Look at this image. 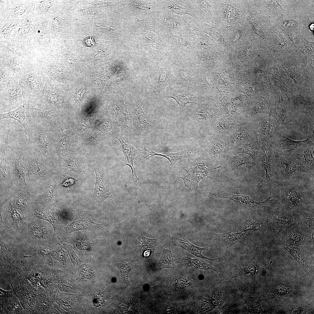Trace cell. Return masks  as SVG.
Instances as JSON below:
<instances>
[{
  "mask_svg": "<svg viewBox=\"0 0 314 314\" xmlns=\"http://www.w3.org/2000/svg\"><path fill=\"white\" fill-rule=\"evenodd\" d=\"M49 78L35 66H32L18 78L24 100L34 105L41 95Z\"/></svg>",
  "mask_w": 314,
  "mask_h": 314,
  "instance_id": "cell-1",
  "label": "cell"
},
{
  "mask_svg": "<svg viewBox=\"0 0 314 314\" xmlns=\"http://www.w3.org/2000/svg\"><path fill=\"white\" fill-rule=\"evenodd\" d=\"M196 144L211 159L216 161L228 158L232 153H234L236 146L233 142L228 139L206 133L197 142Z\"/></svg>",
  "mask_w": 314,
  "mask_h": 314,
  "instance_id": "cell-2",
  "label": "cell"
},
{
  "mask_svg": "<svg viewBox=\"0 0 314 314\" xmlns=\"http://www.w3.org/2000/svg\"><path fill=\"white\" fill-rule=\"evenodd\" d=\"M11 154L9 161V179L10 186L14 189L29 192L26 181L28 162L24 154L14 147L9 146Z\"/></svg>",
  "mask_w": 314,
  "mask_h": 314,
  "instance_id": "cell-3",
  "label": "cell"
},
{
  "mask_svg": "<svg viewBox=\"0 0 314 314\" xmlns=\"http://www.w3.org/2000/svg\"><path fill=\"white\" fill-rule=\"evenodd\" d=\"M275 238L289 246L297 247L306 243L314 244V223L309 221L279 230Z\"/></svg>",
  "mask_w": 314,
  "mask_h": 314,
  "instance_id": "cell-4",
  "label": "cell"
},
{
  "mask_svg": "<svg viewBox=\"0 0 314 314\" xmlns=\"http://www.w3.org/2000/svg\"><path fill=\"white\" fill-rule=\"evenodd\" d=\"M269 222L282 224L287 228L303 222L313 212L303 213L292 210L283 205L278 207H270L263 211Z\"/></svg>",
  "mask_w": 314,
  "mask_h": 314,
  "instance_id": "cell-5",
  "label": "cell"
},
{
  "mask_svg": "<svg viewBox=\"0 0 314 314\" xmlns=\"http://www.w3.org/2000/svg\"><path fill=\"white\" fill-rule=\"evenodd\" d=\"M24 153L28 162L26 181L28 187L40 179L53 176L51 165L46 164L34 149L26 150Z\"/></svg>",
  "mask_w": 314,
  "mask_h": 314,
  "instance_id": "cell-6",
  "label": "cell"
},
{
  "mask_svg": "<svg viewBox=\"0 0 314 314\" xmlns=\"http://www.w3.org/2000/svg\"><path fill=\"white\" fill-rule=\"evenodd\" d=\"M245 119L244 117L220 115L212 122L205 133L229 139V138Z\"/></svg>",
  "mask_w": 314,
  "mask_h": 314,
  "instance_id": "cell-7",
  "label": "cell"
},
{
  "mask_svg": "<svg viewBox=\"0 0 314 314\" xmlns=\"http://www.w3.org/2000/svg\"><path fill=\"white\" fill-rule=\"evenodd\" d=\"M53 176L40 179L28 186L29 192L44 207L53 203L55 190L57 183Z\"/></svg>",
  "mask_w": 314,
  "mask_h": 314,
  "instance_id": "cell-8",
  "label": "cell"
},
{
  "mask_svg": "<svg viewBox=\"0 0 314 314\" xmlns=\"http://www.w3.org/2000/svg\"><path fill=\"white\" fill-rule=\"evenodd\" d=\"M93 168L95 173L96 181L92 198L95 202L100 205L106 199L113 197L115 195V190L101 166L95 164Z\"/></svg>",
  "mask_w": 314,
  "mask_h": 314,
  "instance_id": "cell-9",
  "label": "cell"
},
{
  "mask_svg": "<svg viewBox=\"0 0 314 314\" xmlns=\"http://www.w3.org/2000/svg\"><path fill=\"white\" fill-rule=\"evenodd\" d=\"M258 123L244 119L229 138L236 146L247 144L258 141L257 134Z\"/></svg>",
  "mask_w": 314,
  "mask_h": 314,
  "instance_id": "cell-10",
  "label": "cell"
},
{
  "mask_svg": "<svg viewBox=\"0 0 314 314\" xmlns=\"http://www.w3.org/2000/svg\"><path fill=\"white\" fill-rule=\"evenodd\" d=\"M181 167L186 170L188 175L180 178L183 179L185 186L190 189V184L193 179L192 185L196 187L198 186L199 181L207 174L209 171L221 167L220 166L212 169L207 168L204 163L199 159H196L192 161L189 160L186 163L179 165Z\"/></svg>",
  "mask_w": 314,
  "mask_h": 314,
  "instance_id": "cell-11",
  "label": "cell"
},
{
  "mask_svg": "<svg viewBox=\"0 0 314 314\" xmlns=\"http://www.w3.org/2000/svg\"><path fill=\"white\" fill-rule=\"evenodd\" d=\"M261 143L259 160L261 161L263 164L265 172V178L264 180L261 179L258 183L259 188L263 187L268 182L278 164L277 153L274 150L272 142Z\"/></svg>",
  "mask_w": 314,
  "mask_h": 314,
  "instance_id": "cell-12",
  "label": "cell"
},
{
  "mask_svg": "<svg viewBox=\"0 0 314 314\" xmlns=\"http://www.w3.org/2000/svg\"><path fill=\"white\" fill-rule=\"evenodd\" d=\"M11 286L22 307L26 309L32 308L36 300V290L28 281L21 278L14 281Z\"/></svg>",
  "mask_w": 314,
  "mask_h": 314,
  "instance_id": "cell-13",
  "label": "cell"
},
{
  "mask_svg": "<svg viewBox=\"0 0 314 314\" xmlns=\"http://www.w3.org/2000/svg\"><path fill=\"white\" fill-rule=\"evenodd\" d=\"M34 133V149L45 163L51 165V149L43 125L36 123Z\"/></svg>",
  "mask_w": 314,
  "mask_h": 314,
  "instance_id": "cell-14",
  "label": "cell"
},
{
  "mask_svg": "<svg viewBox=\"0 0 314 314\" xmlns=\"http://www.w3.org/2000/svg\"><path fill=\"white\" fill-rule=\"evenodd\" d=\"M283 193L281 198L283 205L303 213H309L313 211L305 208L304 206V196L301 192L296 188L288 187L285 189Z\"/></svg>",
  "mask_w": 314,
  "mask_h": 314,
  "instance_id": "cell-15",
  "label": "cell"
},
{
  "mask_svg": "<svg viewBox=\"0 0 314 314\" xmlns=\"http://www.w3.org/2000/svg\"><path fill=\"white\" fill-rule=\"evenodd\" d=\"M257 134L261 143H270L277 131L276 119L270 115H264L257 121Z\"/></svg>",
  "mask_w": 314,
  "mask_h": 314,
  "instance_id": "cell-16",
  "label": "cell"
},
{
  "mask_svg": "<svg viewBox=\"0 0 314 314\" xmlns=\"http://www.w3.org/2000/svg\"><path fill=\"white\" fill-rule=\"evenodd\" d=\"M7 197L16 209L20 210L23 215L26 213L31 204L35 199V196L29 192L15 190L10 185L7 191Z\"/></svg>",
  "mask_w": 314,
  "mask_h": 314,
  "instance_id": "cell-17",
  "label": "cell"
},
{
  "mask_svg": "<svg viewBox=\"0 0 314 314\" xmlns=\"http://www.w3.org/2000/svg\"><path fill=\"white\" fill-rule=\"evenodd\" d=\"M115 137L121 144L125 158V164L131 169L133 180L134 183L137 182L139 179L137 176L133 166V161L138 153L137 148L134 144L125 136L119 135H116Z\"/></svg>",
  "mask_w": 314,
  "mask_h": 314,
  "instance_id": "cell-18",
  "label": "cell"
},
{
  "mask_svg": "<svg viewBox=\"0 0 314 314\" xmlns=\"http://www.w3.org/2000/svg\"><path fill=\"white\" fill-rule=\"evenodd\" d=\"M239 230L252 232L255 231H271L275 229L263 213L256 215L245 222L240 226Z\"/></svg>",
  "mask_w": 314,
  "mask_h": 314,
  "instance_id": "cell-19",
  "label": "cell"
},
{
  "mask_svg": "<svg viewBox=\"0 0 314 314\" xmlns=\"http://www.w3.org/2000/svg\"><path fill=\"white\" fill-rule=\"evenodd\" d=\"M101 225L93 221L85 210L76 216L73 222L65 229L66 233L80 230H95L101 228Z\"/></svg>",
  "mask_w": 314,
  "mask_h": 314,
  "instance_id": "cell-20",
  "label": "cell"
},
{
  "mask_svg": "<svg viewBox=\"0 0 314 314\" xmlns=\"http://www.w3.org/2000/svg\"><path fill=\"white\" fill-rule=\"evenodd\" d=\"M6 90L8 94L9 111L16 109L25 103L17 78L13 77L9 80Z\"/></svg>",
  "mask_w": 314,
  "mask_h": 314,
  "instance_id": "cell-21",
  "label": "cell"
},
{
  "mask_svg": "<svg viewBox=\"0 0 314 314\" xmlns=\"http://www.w3.org/2000/svg\"><path fill=\"white\" fill-rule=\"evenodd\" d=\"M25 112L30 121L43 125L54 118L57 114L54 110L40 109L33 105L27 104Z\"/></svg>",
  "mask_w": 314,
  "mask_h": 314,
  "instance_id": "cell-22",
  "label": "cell"
},
{
  "mask_svg": "<svg viewBox=\"0 0 314 314\" xmlns=\"http://www.w3.org/2000/svg\"><path fill=\"white\" fill-rule=\"evenodd\" d=\"M220 115L214 110L201 106L195 111L193 119L197 125L205 132L212 122Z\"/></svg>",
  "mask_w": 314,
  "mask_h": 314,
  "instance_id": "cell-23",
  "label": "cell"
},
{
  "mask_svg": "<svg viewBox=\"0 0 314 314\" xmlns=\"http://www.w3.org/2000/svg\"><path fill=\"white\" fill-rule=\"evenodd\" d=\"M26 105V103L25 102L14 110L1 113L0 120L12 119L17 121L24 128L26 140L28 141L30 140V129L25 113Z\"/></svg>",
  "mask_w": 314,
  "mask_h": 314,
  "instance_id": "cell-24",
  "label": "cell"
},
{
  "mask_svg": "<svg viewBox=\"0 0 314 314\" xmlns=\"http://www.w3.org/2000/svg\"><path fill=\"white\" fill-rule=\"evenodd\" d=\"M287 151L297 163L307 167L314 172V146Z\"/></svg>",
  "mask_w": 314,
  "mask_h": 314,
  "instance_id": "cell-25",
  "label": "cell"
},
{
  "mask_svg": "<svg viewBox=\"0 0 314 314\" xmlns=\"http://www.w3.org/2000/svg\"><path fill=\"white\" fill-rule=\"evenodd\" d=\"M25 268L23 272L25 276L39 291H44L48 288L47 283L48 279L45 270L33 267Z\"/></svg>",
  "mask_w": 314,
  "mask_h": 314,
  "instance_id": "cell-26",
  "label": "cell"
},
{
  "mask_svg": "<svg viewBox=\"0 0 314 314\" xmlns=\"http://www.w3.org/2000/svg\"><path fill=\"white\" fill-rule=\"evenodd\" d=\"M144 149L148 153L147 155L145 157L144 159L147 160L154 156L164 157L170 161V163L169 167L170 169H172L174 165L178 161L192 156L196 153L197 151L196 149L192 148L176 153H159L154 152L150 148L148 147H145Z\"/></svg>",
  "mask_w": 314,
  "mask_h": 314,
  "instance_id": "cell-27",
  "label": "cell"
},
{
  "mask_svg": "<svg viewBox=\"0 0 314 314\" xmlns=\"http://www.w3.org/2000/svg\"><path fill=\"white\" fill-rule=\"evenodd\" d=\"M229 166L238 176H242L250 170L255 163L252 162L248 157L236 154L228 159Z\"/></svg>",
  "mask_w": 314,
  "mask_h": 314,
  "instance_id": "cell-28",
  "label": "cell"
},
{
  "mask_svg": "<svg viewBox=\"0 0 314 314\" xmlns=\"http://www.w3.org/2000/svg\"><path fill=\"white\" fill-rule=\"evenodd\" d=\"M314 124L312 121L309 126V134L307 138L303 140L295 141L288 138H280L278 142V144L282 149L291 150L303 146L304 147L314 146Z\"/></svg>",
  "mask_w": 314,
  "mask_h": 314,
  "instance_id": "cell-29",
  "label": "cell"
},
{
  "mask_svg": "<svg viewBox=\"0 0 314 314\" xmlns=\"http://www.w3.org/2000/svg\"><path fill=\"white\" fill-rule=\"evenodd\" d=\"M250 233L249 231H232L221 234L214 232L209 233L215 235L222 240L226 246L230 247L237 243L243 244L248 243Z\"/></svg>",
  "mask_w": 314,
  "mask_h": 314,
  "instance_id": "cell-30",
  "label": "cell"
},
{
  "mask_svg": "<svg viewBox=\"0 0 314 314\" xmlns=\"http://www.w3.org/2000/svg\"><path fill=\"white\" fill-rule=\"evenodd\" d=\"M1 309L6 313H19L22 308L17 299L10 293L1 290Z\"/></svg>",
  "mask_w": 314,
  "mask_h": 314,
  "instance_id": "cell-31",
  "label": "cell"
},
{
  "mask_svg": "<svg viewBox=\"0 0 314 314\" xmlns=\"http://www.w3.org/2000/svg\"><path fill=\"white\" fill-rule=\"evenodd\" d=\"M134 110L132 123L139 133L146 134L150 130L151 125L147 122L145 113L142 110L141 104H136Z\"/></svg>",
  "mask_w": 314,
  "mask_h": 314,
  "instance_id": "cell-32",
  "label": "cell"
},
{
  "mask_svg": "<svg viewBox=\"0 0 314 314\" xmlns=\"http://www.w3.org/2000/svg\"><path fill=\"white\" fill-rule=\"evenodd\" d=\"M277 167L282 170L283 173L285 176H290L297 170V166L299 164L291 156L288 151L285 154L277 153Z\"/></svg>",
  "mask_w": 314,
  "mask_h": 314,
  "instance_id": "cell-33",
  "label": "cell"
},
{
  "mask_svg": "<svg viewBox=\"0 0 314 314\" xmlns=\"http://www.w3.org/2000/svg\"><path fill=\"white\" fill-rule=\"evenodd\" d=\"M261 147V143L258 141L247 144L236 145L234 152L236 154L244 153L249 155L256 163L259 160Z\"/></svg>",
  "mask_w": 314,
  "mask_h": 314,
  "instance_id": "cell-34",
  "label": "cell"
},
{
  "mask_svg": "<svg viewBox=\"0 0 314 314\" xmlns=\"http://www.w3.org/2000/svg\"><path fill=\"white\" fill-rule=\"evenodd\" d=\"M171 241L175 245L182 248L197 257L214 261H217L219 259L217 258L211 259L204 256L202 254V252L207 247L201 248L196 246L186 239L182 240L178 238H175L172 239Z\"/></svg>",
  "mask_w": 314,
  "mask_h": 314,
  "instance_id": "cell-35",
  "label": "cell"
},
{
  "mask_svg": "<svg viewBox=\"0 0 314 314\" xmlns=\"http://www.w3.org/2000/svg\"><path fill=\"white\" fill-rule=\"evenodd\" d=\"M61 131V136L59 141L55 144L54 148L59 156L66 154L69 145V130L67 125L62 124L57 126Z\"/></svg>",
  "mask_w": 314,
  "mask_h": 314,
  "instance_id": "cell-36",
  "label": "cell"
},
{
  "mask_svg": "<svg viewBox=\"0 0 314 314\" xmlns=\"http://www.w3.org/2000/svg\"><path fill=\"white\" fill-rule=\"evenodd\" d=\"M195 282L193 278L190 276L177 275L171 280L169 286L170 290L175 292L183 291Z\"/></svg>",
  "mask_w": 314,
  "mask_h": 314,
  "instance_id": "cell-37",
  "label": "cell"
},
{
  "mask_svg": "<svg viewBox=\"0 0 314 314\" xmlns=\"http://www.w3.org/2000/svg\"><path fill=\"white\" fill-rule=\"evenodd\" d=\"M182 261L187 266L195 269L206 270H213L218 274L221 279L222 277L225 278V277L226 276L224 273L220 270L213 267L202 260L185 257L183 259Z\"/></svg>",
  "mask_w": 314,
  "mask_h": 314,
  "instance_id": "cell-38",
  "label": "cell"
},
{
  "mask_svg": "<svg viewBox=\"0 0 314 314\" xmlns=\"http://www.w3.org/2000/svg\"><path fill=\"white\" fill-rule=\"evenodd\" d=\"M12 204L10 200L3 202L1 204V210L8 217L13 227L17 231L18 229V225L22 218Z\"/></svg>",
  "mask_w": 314,
  "mask_h": 314,
  "instance_id": "cell-39",
  "label": "cell"
},
{
  "mask_svg": "<svg viewBox=\"0 0 314 314\" xmlns=\"http://www.w3.org/2000/svg\"><path fill=\"white\" fill-rule=\"evenodd\" d=\"M9 130L6 132V138L4 144L0 145V176L3 178L9 179L8 167L9 162L6 158V153L9 147L8 135Z\"/></svg>",
  "mask_w": 314,
  "mask_h": 314,
  "instance_id": "cell-40",
  "label": "cell"
},
{
  "mask_svg": "<svg viewBox=\"0 0 314 314\" xmlns=\"http://www.w3.org/2000/svg\"><path fill=\"white\" fill-rule=\"evenodd\" d=\"M165 97L172 98L174 99L179 105L180 113L186 105L196 103L194 97H189L181 91L176 90L170 92Z\"/></svg>",
  "mask_w": 314,
  "mask_h": 314,
  "instance_id": "cell-41",
  "label": "cell"
},
{
  "mask_svg": "<svg viewBox=\"0 0 314 314\" xmlns=\"http://www.w3.org/2000/svg\"><path fill=\"white\" fill-rule=\"evenodd\" d=\"M275 240L279 245L288 251L294 258L299 263L304 266H306L307 259L303 251L296 246H289L286 245L276 238Z\"/></svg>",
  "mask_w": 314,
  "mask_h": 314,
  "instance_id": "cell-42",
  "label": "cell"
},
{
  "mask_svg": "<svg viewBox=\"0 0 314 314\" xmlns=\"http://www.w3.org/2000/svg\"><path fill=\"white\" fill-rule=\"evenodd\" d=\"M113 264L120 271L121 279L124 284H130L129 280V274L133 269L128 263L123 261L121 258L115 257L113 260Z\"/></svg>",
  "mask_w": 314,
  "mask_h": 314,
  "instance_id": "cell-43",
  "label": "cell"
},
{
  "mask_svg": "<svg viewBox=\"0 0 314 314\" xmlns=\"http://www.w3.org/2000/svg\"><path fill=\"white\" fill-rule=\"evenodd\" d=\"M163 250L161 257L158 264V268L160 270L167 268H173L174 261L171 252L170 243H167Z\"/></svg>",
  "mask_w": 314,
  "mask_h": 314,
  "instance_id": "cell-44",
  "label": "cell"
},
{
  "mask_svg": "<svg viewBox=\"0 0 314 314\" xmlns=\"http://www.w3.org/2000/svg\"><path fill=\"white\" fill-rule=\"evenodd\" d=\"M47 294L46 291H39L34 307L36 313H41L48 309L51 304L49 299H48L49 298Z\"/></svg>",
  "mask_w": 314,
  "mask_h": 314,
  "instance_id": "cell-45",
  "label": "cell"
},
{
  "mask_svg": "<svg viewBox=\"0 0 314 314\" xmlns=\"http://www.w3.org/2000/svg\"><path fill=\"white\" fill-rule=\"evenodd\" d=\"M111 128L107 122L105 123L96 133L89 138L87 141V143H90L93 141L99 140L107 137L110 134Z\"/></svg>",
  "mask_w": 314,
  "mask_h": 314,
  "instance_id": "cell-46",
  "label": "cell"
},
{
  "mask_svg": "<svg viewBox=\"0 0 314 314\" xmlns=\"http://www.w3.org/2000/svg\"><path fill=\"white\" fill-rule=\"evenodd\" d=\"M0 92L6 91L7 84L13 76L11 74L2 66L0 67Z\"/></svg>",
  "mask_w": 314,
  "mask_h": 314,
  "instance_id": "cell-47",
  "label": "cell"
},
{
  "mask_svg": "<svg viewBox=\"0 0 314 314\" xmlns=\"http://www.w3.org/2000/svg\"><path fill=\"white\" fill-rule=\"evenodd\" d=\"M29 226L30 231L33 236L37 238H45L46 232L45 229L42 227L33 224H30Z\"/></svg>",
  "mask_w": 314,
  "mask_h": 314,
  "instance_id": "cell-48",
  "label": "cell"
},
{
  "mask_svg": "<svg viewBox=\"0 0 314 314\" xmlns=\"http://www.w3.org/2000/svg\"><path fill=\"white\" fill-rule=\"evenodd\" d=\"M1 254L8 264L7 270H10L12 267L11 263L12 255L10 251L8 246L2 242H1ZM7 267L8 266L6 269Z\"/></svg>",
  "mask_w": 314,
  "mask_h": 314,
  "instance_id": "cell-49",
  "label": "cell"
},
{
  "mask_svg": "<svg viewBox=\"0 0 314 314\" xmlns=\"http://www.w3.org/2000/svg\"><path fill=\"white\" fill-rule=\"evenodd\" d=\"M260 299L259 298L255 299H252L249 301H247V305L249 310L253 312L256 313L261 312V307L260 305Z\"/></svg>",
  "mask_w": 314,
  "mask_h": 314,
  "instance_id": "cell-50",
  "label": "cell"
},
{
  "mask_svg": "<svg viewBox=\"0 0 314 314\" xmlns=\"http://www.w3.org/2000/svg\"><path fill=\"white\" fill-rule=\"evenodd\" d=\"M63 246L67 251L73 264L74 265H77L81 264L82 261L76 255L73 250L72 247L70 245L65 244H63Z\"/></svg>",
  "mask_w": 314,
  "mask_h": 314,
  "instance_id": "cell-51",
  "label": "cell"
},
{
  "mask_svg": "<svg viewBox=\"0 0 314 314\" xmlns=\"http://www.w3.org/2000/svg\"><path fill=\"white\" fill-rule=\"evenodd\" d=\"M51 254L53 258L62 264H64L66 262L67 255L65 251L63 249H61L57 251H53Z\"/></svg>",
  "mask_w": 314,
  "mask_h": 314,
  "instance_id": "cell-52",
  "label": "cell"
},
{
  "mask_svg": "<svg viewBox=\"0 0 314 314\" xmlns=\"http://www.w3.org/2000/svg\"><path fill=\"white\" fill-rule=\"evenodd\" d=\"M243 270L242 271V273H243L242 274L246 275H254L256 270V266L252 263L245 266Z\"/></svg>",
  "mask_w": 314,
  "mask_h": 314,
  "instance_id": "cell-53",
  "label": "cell"
},
{
  "mask_svg": "<svg viewBox=\"0 0 314 314\" xmlns=\"http://www.w3.org/2000/svg\"><path fill=\"white\" fill-rule=\"evenodd\" d=\"M303 167L302 165L299 164L297 166V170L301 175L308 179L314 185V177L310 175Z\"/></svg>",
  "mask_w": 314,
  "mask_h": 314,
  "instance_id": "cell-54",
  "label": "cell"
},
{
  "mask_svg": "<svg viewBox=\"0 0 314 314\" xmlns=\"http://www.w3.org/2000/svg\"><path fill=\"white\" fill-rule=\"evenodd\" d=\"M83 42L84 44L87 47L94 46L95 42L93 39L90 37L88 36L85 38Z\"/></svg>",
  "mask_w": 314,
  "mask_h": 314,
  "instance_id": "cell-55",
  "label": "cell"
},
{
  "mask_svg": "<svg viewBox=\"0 0 314 314\" xmlns=\"http://www.w3.org/2000/svg\"><path fill=\"white\" fill-rule=\"evenodd\" d=\"M253 26L255 33L261 38H264V35L261 28L257 25H254Z\"/></svg>",
  "mask_w": 314,
  "mask_h": 314,
  "instance_id": "cell-56",
  "label": "cell"
},
{
  "mask_svg": "<svg viewBox=\"0 0 314 314\" xmlns=\"http://www.w3.org/2000/svg\"><path fill=\"white\" fill-rule=\"evenodd\" d=\"M304 46L308 49L312 50L314 48V43L309 42L304 38Z\"/></svg>",
  "mask_w": 314,
  "mask_h": 314,
  "instance_id": "cell-57",
  "label": "cell"
},
{
  "mask_svg": "<svg viewBox=\"0 0 314 314\" xmlns=\"http://www.w3.org/2000/svg\"><path fill=\"white\" fill-rule=\"evenodd\" d=\"M310 28L311 30H314V25L313 24H312L310 26Z\"/></svg>",
  "mask_w": 314,
  "mask_h": 314,
  "instance_id": "cell-58",
  "label": "cell"
}]
</instances>
